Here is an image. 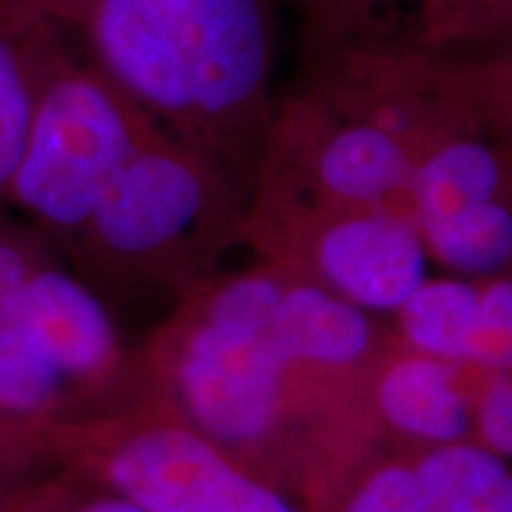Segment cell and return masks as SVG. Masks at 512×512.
Segmentation results:
<instances>
[{"label": "cell", "mask_w": 512, "mask_h": 512, "mask_svg": "<svg viewBox=\"0 0 512 512\" xmlns=\"http://www.w3.org/2000/svg\"><path fill=\"white\" fill-rule=\"evenodd\" d=\"M507 188L504 160L490 143L470 131H447L419 154L407 217L421 234L436 222L510 194Z\"/></svg>", "instance_id": "obj_9"}, {"label": "cell", "mask_w": 512, "mask_h": 512, "mask_svg": "<svg viewBox=\"0 0 512 512\" xmlns=\"http://www.w3.org/2000/svg\"><path fill=\"white\" fill-rule=\"evenodd\" d=\"M504 52L487 63H470L478 100L493 103L512 120V35L501 40Z\"/></svg>", "instance_id": "obj_17"}, {"label": "cell", "mask_w": 512, "mask_h": 512, "mask_svg": "<svg viewBox=\"0 0 512 512\" xmlns=\"http://www.w3.org/2000/svg\"><path fill=\"white\" fill-rule=\"evenodd\" d=\"M146 114L191 134L256 123L274 66L271 0H37Z\"/></svg>", "instance_id": "obj_3"}, {"label": "cell", "mask_w": 512, "mask_h": 512, "mask_svg": "<svg viewBox=\"0 0 512 512\" xmlns=\"http://www.w3.org/2000/svg\"><path fill=\"white\" fill-rule=\"evenodd\" d=\"M143 123V109L94 60H77L52 20L29 137L3 202L40 237L69 239L114 262H160L205 220L211 180L188 148Z\"/></svg>", "instance_id": "obj_1"}, {"label": "cell", "mask_w": 512, "mask_h": 512, "mask_svg": "<svg viewBox=\"0 0 512 512\" xmlns=\"http://www.w3.org/2000/svg\"><path fill=\"white\" fill-rule=\"evenodd\" d=\"M316 55L458 49L512 35V0H293Z\"/></svg>", "instance_id": "obj_6"}, {"label": "cell", "mask_w": 512, "mask_h": 512, "mask_svg": "<svg viewBox=\"0 0 512 512\" xmlns=\"http://www.w3.org/2000/svg\"><path fill=\"white\" fill-rule=\"evenodd\" d=\"M464 365L476 373H512V274L478 285V308Z\"/></svg>", "instance_id": "obj_14"}, {"label": "cell", "mask_w": 512, "mask_h": 512, "mask_svg": "<svg viewBox=\"0 0 512 512\" xmlns=\"http://www.w3.org/2000/svg\"><path fill=\"white\" fill-rule=\"evenodd\" d=\"M342 512H427V490L416 456L396 458L370 470L350 493Z\"/></svg>", "instance_id": "obj_15"}, {"label": "cell", "mask_w": 512, "mask_h": 512, "mask_svg": "<svg viewBox=\"0 0 512 512\" xmlns=\"http://www.w3.org/2000/svg\"><path fill=\"white\" fill-rule=\"evenodd\" d=\"M49 20L37 0H0V202L29 137Z\"/></svg>", "instance_id": "obj_10"}, {"label": "cell", "mask_w": 512, "mask_h": 512, "mask_svg": "<svg viewBox=\"0 0 512 512\" xmlns=\"http://www.w3.org/2000/svg\"><path fill=\"white\" fill-rule=\"evenodd\" d=\"M470 373L476 370L416 350L387 356L373 376V407L393 433L421 450L470 441L478 384H467Z\"/></svg>", "instance_id": "obj_8"}, {"label": "cell", "mask_w": 512, "mask_h": 512, "mask_svg": "<svg viewBox=\"0 0 512 512\" xmlns=\"http://www.w3.org/2000/svg\"><path fill=\"white\" fill-rule=\"evenodd\" d=\"M117 356L109 313L35 228L0 220V413L43 421Z\"/></svg>", "instance_id": "obj_4"}, {"label": "cell", "mask_w": 512, "mask_h": 512, "mask_svg": "<svg viewBox=\"0 0 512 512\" xmlns=\"http://www.w3.org/2000/svg\"><path fill=\"white\" fill-rule=\"evenodd\" d=\"M413 456L427 512H512V467L476 441L424 447Z\"/></svg>", "instance_id": "obj_11"}, {"label": "cell", "mask_w": 512, "mask_h": 512, "mask_svg": "<svg viewBox=\"0 0 512 512\" xmlns=\"http://www.w3.org/2000/svg\"><path fill=\"white\" fill-rule=\"evenodd\" d=\"M470 441L512 464V373L478 376Z\"/></svg>", "instance_id": "obj_16"}, {"label": "cell", "mask_w": 512, "mask_h": 512, "mask_svg": "<svg viewBox=\"0 0 512 512\" xmlns=\"http://www.w3.org/2000/svg\"><path fill=\"white\" fill-rule=\"evenodd\" d=\"M111 487L146 512H302L183 424L143 427L109 456Z\"/></svg>", "instance_id": "obj_5"}, {"label": "cell", "mask_w": 512, "mask_h": 512, "mask_svg": "<svg viewBox=\"0 0 512 512\" xmlns=\"http://www.w3.org/2000/svg\"><path fill=\"white\" fill-rule=\"evenodd\" d=\"M376 356L367 313L316 282L271 271L211 293L171 353L188 427L217 447H251L276 430L296 367L356 370Z\"/></svg>", "instance_id": "obj_2"}, {"label": "cell", "mask_w": 512, "mask_h": 512, "mask_svg": "<svg viewBox=\"0 0 512 512\" xmlns=\"http://www.w3.org/2000/svg\"><path fill=\"white\" fill-rule=\"evenodd\" d=\"M32 427H35V421L12 419V416H3L0 413V478H3L9 461L15 456V450L26 441Z\"/></svg>", "instance_id": "obj_18"}, {"label": "cell", "mask_w": 512, "mask_h": 512, "mask_svg": "<svg viewBox=\"0 0 512 512\" xmlns=\"http://www.w3.org/2000/svg\"><path fill=\"white\" fill-rule=\"evenodd\" d=\"M322 285L362 311L396 313L427 279L419 228L393 211H339L313 237Z\"/></svg>", "instance_id": "obj_7"}, {"label": "cell", "mask_w": 512, "mask_h": 512, "mask_svg": "<svg viewBox=\"0 0 512 512\" xmlns=\"http://www.w3.org/2000/svg\"><path fill=\"white\" fill-rule=\"evenodd\" d=\"M476 308V282L461 276L424 279L419 291L396 311L404 345L407 350H416L424 356L464 365L473 322H476Z\"/></svg>", "instance_id": "obj_13"}, {"label": "cell", "mask_w": 512, "mask_h": 512, "mask_svg": "<svg viewBox=\"0 0 512 512\" xmlns=\"http://www.w3.org/2000/svg\"><path fill=\"white\" fill-rule=\"evenodd\" d=\"M427 256L461 279L512 274V194L421 231Z\"/></svg>", "instance_id": "obj_12"}, {"label": "cell", "mask_w": 512, "mask_h": 512, "mask_svg": "<svg viewBox=\"0 0 512 512\" xmlns=\"http://www.w3.org/2000/svg\"><path fill=\"white\" fill-rule=\"evenodd\" d=\"M77 512H146L143 507H137L134 501H128L123 495H111V498H97L92 504L80 507Z\"/></svg>", "instance_id": "obj_19"}]
</instances>
